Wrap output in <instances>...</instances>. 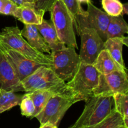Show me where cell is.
Segmentation results:
<instances>
[{"label": "cell", "instance_id": "obj_1", "mask_svg": "<svg viewBox=\"0 0 128 128\" xmlns=\"http://www.w3.org/2000/svg\"><path fill=\"white\" fill-rule=\"evenodd\" d=\"M21 91L32 92L36 90H50L57 94H76L66 82L60 78L51 68L42 65L20 82Z\"/></svg>", "mask_w": 128, "mask_h": 128}, {"label": "cell", "instance_id": "obj_2", "mask_svg": "<svg viewBox=\"0 0 128 128\" xmlns=\"http://www.w3.org/2000/svg\"><path fill=\"white\" fill-rule=\"evenodd\" d=\"M0 41L28 60L50 68L52 66V60L50 55L45 54L32 47L21 35V30L17 26L2 29L0 32Z\"/></svg>", "mask_w": 128, "mask_h": 128}, {"label": "cell", "instance_id": "obj_3", "mask_svg": "<svg viewBox=\"0 0 128 128\" xmlns=\"http://www.w3.org/2000/svg\"><path fill=\"white\" fill-rule=\"evenodd\" d=\"M81 116L70 128H84L94 126L111 114L114 103L112 96H91L85 100Z\"/></svg>", "mask_w": 128, "mask_h": 128}, {"label": "cell", "instance_id": "obj_4", "mask_svg": "<svg viewBox=\"0 0 128 128\" xmlns=\"http://www.w3.org/2000/svg\"><path fill=\"white\" fill-rule=\"evenodd\" d=\"M51 20L59 40L67 46L78 48L73 20L61 0H56L50 10Z\"/></svg>", "mask_w": 128, "mask_h": 128}, {"label": "cell", "instance_id": "obj_5", "mask_svg": "<svg viewBox=\"0 0 128 128\" xmlns=\"http://www.w3.org/2000/svg\"><path fill=\"white\" fill-rule=\"evenodd\" d=\"M81 101H83V99L77 94H54L49 100L41 112L35 118L41 124L50 122L58 126L70 107Z\"/></svg>", "mask_w": 128, "mask_h": 128}, {"label": "cell", "instance_id": "obj_6", "mask_svg": "<svg viewBox=\"0 0 128 128\" xmlns=\"http://www.w3.org/2000/svg\"><path fill=\"white\" fill-rule=\"evenodd\" d=\"M50 55L52 60L51 68L54 73L64 82L72 79L80 64L79 54L75 48L64 46L51 51Z\"/></svg>", "mask_w": 128, "mask_h": 128}, {"label": "cell", "instance_id": "obj_7", "mask_svg": "<svg viewBox=\"0 0 128 128\" xmlns=\"http://www.w3.org/2000/svg\"><path fill=\"white\" fill-rule=\"evenodd\" d=\"M101 74L90 64L80 62L77 71L66 85L85 101L90 96H93V91L97 87Z\"/></svg>", "mask_w": 128, "mask_h": 128}, {"label": "cell", "instance_id": "obj_8", "mask_svg": "<svg viewBox=\"0 0 128 128\" xmlns=\"http://www.w3.org/2000/svg\"><path fill=\"white\" fill-rule=\"evenodd\" d=\"M116 93L128 94L127 71L116 70L108 74H101L93 95L112 96Z\"/></svg>", "mask_w": 128, "mask_h": 128}, {"label": "cell", "instance_id": "obj_9", "mask_svg": "<svg viewBox=\"0 0 128 128\" xmlns=\"http://www.w3.org/2000/svg\"><path fill=\"white\" fill-rule=\"evenodd\" d=\"M78 34L81 37L80 62L92 64L100 52L104 49V41L97 31L92 28H82Z\"/></svg>", "mask_w": 128, "mask_h": 128}, {"label": "cell", "instance_id": "obj_10", "mask_svg": "<svg viewBox=\"0 0 128 128\" xmlns=\"http://www.w3.org/2000/svg\"><path fill=\"white\" fill-rule=\"evenodd\" d=\"M86 14L79 21L76 32L79 33L82 28H88L96 30L101 38L106 40V30L111 20V16L95 6L92 2L88 4Z\"/></svg>", "mask_w": 128, "mask_h": 128}, {"label": "cell", "instance_id": "obj_11", "mask_svg": "<svg viewBox=\"0 0 128 128\" xmlns=\"http://www.w3.org/2000/svg\"><path fill=\"white\" fill-rule=\"evenodd\" d=\"M0 49L14 70L20 82L42 66L41 64L28 60L16 50L8 47L1 41Z\"/></svg>", "mask_w": 128, "mask_h": 128}, {"label": "cell", "instance_id": "obj_12", "mask_svg": "<svg viewBox=\"0 0 128 128\" xmlns=\"http://www.w3.org/2000/svg\"><path fill=\"white\" fill-rule=\"evenodd\" d=\"M21 91L20 81L14 70L0 49V90Z\"/></svg>", "mask_w": 128, "mask_h": 128}, {"label": "cell", "instance_id": "obj_13", "mask_svg": "<svg viewBox=\"0 0 128 128\" xmlns=\"http://www.w3.org/2000/svg\"><path fill=\"white\" fill-rule=\"evenodd\" d=\"M21 33L32 47L42 53L50 54L51 50L38 30L36 25L24 24L22 30H21Z\"/></svg>", "mask_w": 128, "mask_h": 128}, {"label": "cell", "instance_id": "obj_14", "mask_svg": "<svg viewBox=\"0 0 128 128\" xmlns=\"http://www.w3.org/2000/svg\"><path fill=\"white\" fill-rule=\"evenodd\" d=\"M100 74H108L116 70L127 71V69L122 68L112 58L106 50H102L92 64Z\"/></svg>", "mask_w": 128, "mask_h": 128}, {"label": "cell", "instance_id": "obj_15", "mask_svg": "<svg viewBox=\"0 0 128 128\" xmlns=\"http://www.w3.org/2000/svg\"><path fill=\"white\" fill-rule=\"evenodd\" d=\"M36 26L51 51L58 50L65 46V44L62 43L59 40L52 22H49L43 18L41 23Z\"/></svg>", "mask_w": 128, "mask_h": 128}, {"label": "cell", "instance_id": "obj_16", "mask_svg": "<svg viewBox=\"0 0 128 128\" xmlns=\"http://www.w3.org/2000/svg\"><path fill=\"white\" fill-rule=\"evenodd\" d=\"M123 45L128 46V38L127 36L116 37L107 39L104 41V49L107 50L112 58L121 65L122 68L126 69L124 61L122 58V48Z\"/></svg>", "mask_w": 128, "mask_h": 128}, {"label": "cell", "instance_id": "obj_17", "mask_svg": "<svg viewBox=\"0 0 128 128\" xmlns=\"http://www.w3.org/2000/svg\"><path fill=\"white\" fill-rule=\"evenodd\" d=\"M44 14L40 12L34 7L18 6L13 16L24 24L38 25L41 23Z\"/></svg>", "mask_w": 128, "mask_h": 128}, {"label": "cell", "instance_id": "obj_18", "mask_svg": "<svg viewBox=\"0 0 128 128\" xmlns=\"http://www.w3.org/2000/svg\"><path fill=\"white\" fill-rule=\"evenodd\" d=\"M128 33V24L123 16H111L110 23L106 30V40L116 37H122Z\"/></svg>", "mask_w": 128, "mask_h": 128}, {"label": "cell", "instance_id": "obj_19", "mask_svg": "<svg viewBox=\"0 0 128 128\" xmlns=\"http://www.w3.org/2000/svg\"><path fill=\"white\" fill-rule=\"evenodd\" d=\"M23 94H19L12 91L0 90V114L20 106Z\"/></svg>", "mask_w": 128, "mask_h": 128}, {"label": "cell", "instance_id": "obj_20", "mask_svg": "<svg viewBox=\"0 0 128 128\" xmlns=\"http://www.w3.org/2000/svg\"><path fill=\"white\" fill-rule=\"evenodd\" d=\"M33 101L35 107L34 118L41 112L47 104L48 101L53 95L58 94L50 90H36L32 92H26Z\"/></svg>", "mask_w": 128, "mask_h": 128}, {"label": "cell", "instance_id": "obj_21", "mask_svg": "<svg viewBox=\"0 0 128 128\" xmlns=\"http://www.w3.org/2000/svg\"><path fill=\"white\" fill-rule=\"evenodd\" d=\"M84 128H128L124 123L122 116L114 109L110 115L94 126Z\"/></svg>", "mask_w": 128, "mask_h": 128}, {"label": "cell", "instance_id": "obj_22", "mask_svg": "<svg viewBox=\"0 0 128 128\" xmlns=\"http://www.w3.org/2000/svg\"><path fill=\"white\" fill-rule=\"evenodd\" d=\"M66 8L70 12L72 20H73L74 26L77 30L78 26L79 21L81 17L85 16L86 11L81 7V4L79 2L78 0H61Z\"/></svg>", "mask_w": 128, "mask_h": 128}, {"label": "cell", "instance_id": "obj_23", "mask_svg": "<svg viewBox=\"0 0 128 128\" xmlns=\"http://www.w3.org/2000/svg\"><path fill=\"white\" fill-rule=\"evenodd\" d=\"M114 109L122 116V118H128V94L116 93L112 96Z\"/></svg>", "mask_w": 128, "mask_h": 128}, {"label": "cell", "instance_id": "obj_24", "mask_svg": "<svg viewBox=\"0 0 128 128\" xmlns=\"http://www.w3.org/2000/svg\"><path fill=\"white\" fill-rule=\"evenodd\" d=\"M104 12L111 16H118L122 12V3L120 0H101Z\"/></svg>", "mask_w": 128, "mask_h": 128}, {"label": "cell", "instance_id": "obj_25", "mask_svg": "<svg viewBox=\"0 0 128 128\" xmlns=\"http://www.w3.org/2000/svg\"><path fill=\"white\" fill-rule=\"evenodd\" d=\"M20 106L22 116L31 119L33 118L35 112L34 105L31 98L26 93L23 94V97Z\"/></svg>", "mask_w": 128, "mask_h": 128}, {"label": "cell", "instance_id": "obj_26", "mask_svg": "<svg viewBox=\"0 0 128 128\" xmlns=\"http://www.w3.org/2000/svg\"><path fill=\"white\" fill-rule=\"evenodd\" d=\"M56 0H36L35 9L40 12L44 14L50 11L51 6Z\"/></svg>", "mask_w": 128, "mask_h": 128}, {"label": "cell", "instance_id": "obj_27", "mask_svg": "<svg viewBox=\"0 0 128 128\" xmlns=\"http://www.w3.org/2000/svg\"><path fill=\"white\" fill-rule=\"evenodd\" d=\"M18 7V6L11 0H5L1 14L13 16Z\"/></svg>", "mask_w": 128, "mask_h": 128}, {"label": "cell", "instance_id": "obj_28", "mask_svg": "<svg viewBox=\"0 0 128 128\" xmlns=\"http://www.w3.org/2000/svg\"><path fill=\"white\" fill-rule=\"evenodd\" d=\"M12 2L18 6H29V7H35L36 0H11Z\"/></svg>", "mask_w": 128, "mask_h": 128}, {"label": "cell", "instance_id": "obj_29", "mask_svg": "<svg viewBox=\"0 0 128 128\" xmlns=\"http://www.w3.org/2000/svg\"><path fill=\"white\" fill-rule=\"evenodd\" d=\"M40 128H58V126L50 123V122H46V123L41 124Z\"/></svg>", "mask_w": 128, "mask_h": 128}, {"label": "cell", "instance_id": "obj_30", "mask_svg": "<svg viewBox=\"0 0 128 128\" xmlns=\"http://www.w3.org/2000/svg\"><path fill=\"white\" fill-rule=\"evenodd\" d=\"M128 14V3L122 4V16L124 14Z\"/></svg>", "mask_w": 128, "mask_h": 128}, {"label": "cell", "instance_id": "obj_31", "mask_svg": "<svg viewBox=\"0 0 128 128\" xmlns=\"http://www.w3.org/2000/svg\"><path fill=\"white\" fill-rule=\"evenodd\" d=\"M78 1H79V2H80V4L85 3V4H88L91 2V0H78Z\"/></svg>", "mask_w": 128, "mask_h": 128}, {"label": "cell", "instance_id": "obj_32", "mask_svg": "<svg viewBox=\"0 0 128 128\" xmlns=\"http://www.w3.org/2000/svg\"><path fill=\"white\" fill-rule=\"evenodd\" d=\"M4 1L5 0H0V14H1V11H2L4 3Z\"/></svg>", "mask_w": 128, "mask_h": 128}]
</instances>
